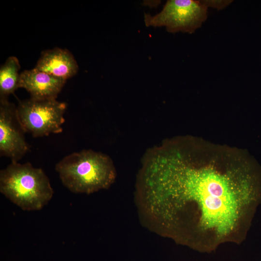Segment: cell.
<instances>
[{
  "label": "cell",
  "mask_w": 261,
  "mask_h": 261,
  "mask_svg": "<svg viewBox=\"0 0 261 261\" xmlns=\"http://www.w3.org/2000/svg\"><path fill=\"white\" fill-rule=\"evenodd\" d=\"M145 227L197 248L244 236L261 203V167L248 153L190 138L153 148L136 197Z\"/></svg>",
  "instance_id": "cell-1"
},
{
  "label": "cell",
  "mask_w": 261,
  "mask_h": 261,
  "mask_svg": "<svg viewBox=\"0 0 261 261\" xmlns=\"http://www.w3.org/2000/svg\"><path fill=\"white\" fill-rule=\"evenodd\" d=\"M63 185L75 193L90 194L108 189L116 173L111 158L92 149H84L64 157L55 166Z\"/></svg>",
  "instance_id": "cell-2"
},
{
  "label": "cell",
  "mask_w": 261,
  "mask_h": 261,
  "mask_svg": "<svg viewBox=\"0 0 261 261\" xmlns=\"http://www.w3.org/2000/svg\"><path fill=\"white\" fill-rule=\"evenodd\" d=\"M0 192L26 211L41 210L53 195L47 176L29 162L11 163L0 172Z\"/></svg>",
  "instance_id": "cell-3"
},
{
  "label": "cell",
  "mask_w": 261,
  "mask_h": 261,
  "mask_svg": "<svg viewBox=\"0 0 261 261\" xmlns=\"http://www.w3.org/2000/svg\"><path fill=\"white\" fill-rule=\"evenodd\" d=\"M66 108L65 102L56 99L35 100L30 98L19 101L16 110L25 131L34 137H39L62 131Z\"/></svg>",
  "instance_id": "cell-4"
},
{
  "label": "cell",
  "mask_w": 261,
  "mask_h": 261,
  "mask_svg": "<svg viewBox=\"0 0 261 261\" xmlns=\"http://www.w3.org/2000/svg\"><path fill=\"white\" fill-rule=\"evenodd\" d=\"M207 13L201 0H168L159 13L145 14L144 21L147 27H165L170 33H192L206 20Z\"/></svg>",
  "instance_id": "cell-5"
},
{
  "label": "cell",
  "mask_w": 261,
  "mask_h": 261,
  "mask_svg": "<svg viewBox=\"0 0 261 261\" xmlns=\"http://www.w3.org/2000/svg\"><path fill=\"white\" fill-rule=\"evenodd\" d=\"M18 117L16 106L8 100H0V154L18 162L29 147Z\"/></svg>",
  "instance_id": "cell-6"
},
{
  "label": "cell",
  "mask_w": 261,
  "mask_h": 261,
  "mask_svg": "<svg viewBox=\"0 0 261 261\" xmlns=\"http://www.w3.org/2000/svg\"><path fill=\"white\" fill-rule=\"evenodd\" d=\"M66 82L33 68L20 73L19 87L26 89L31 99L52 100L57 99Z\"/></svg>",
  "instance_id": "cell-7"
},
{
  "label": "cell",
  "mask_w": 261,
  "mask_h": 261,
  "mask_svg": "<svg viewBox=\"0 0 261 261\" xmlns=\"http://www.w3.org/2000/svg\"><path fill=\"white\" fill-rule=\"evenodd\" d=\"M34 68L67 80L76 74L78 66L68 50L57 47L42 52Z\"/></svg>",
  "instance_id": "cell-8"
},
{
  "label": "cell",
  "mask_w": 261,
  "mask_h": 261,
  "mask_svg": "<svg viewBox=\"0 0 261 261\" xmlns=\"http://www.w3.org/2000/svg\"><path fill=\"white\" fill-rule=\"evenodd\" d=\"M20 65L14 56L7 58L0 67V100H8V97L19 87Z\"/></svg>",
  "instance_id": "cell-9"
},
{
  "label": "cell",
  "mask_w": 261,
  "mask_h": 261,
  "mask_svg": "<svg viewBox=\"0 0 261 261\" xmlns=\"http://www.w3.org/2000/svg\"><path fill=\"white\" fill-rule=\"evenodd\" d=\"M201 2L207 8L211 7L221 10L230 4L232 0H201Z\"/></svg>",
  "instance_id": "cell-10"
}]
</instances>
